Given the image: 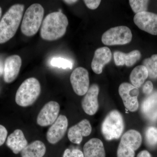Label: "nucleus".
<instances>
[{"mask_svg": "<svg viewBox=\"0 0 157 157\" xmlns=\"http://www.w3.org/2000/svg\"><path fill=\"white\" fill-rule=\"evenodd\" d=\"M68 24L67 17L62 12L51 13L45 17L42 23L40 36L46 41L57 40L66 33Z\"/></svg>", "mask_w": 157, "mask_h": 157, "instance_id": "obj_1", "label": "nucleus"}, {"mask_svg": "<svg viewBox=\"0 0 157 157\" xmlns=\"http://www.w3.org/2000/svg\"><path fill=\"white\" fill-rule=\"evenodd\" d=\"M24 5L11 6L0 21V44H4L14 36L22 19Z\"/></svg>", "mask_w": 157, "mask_h": 157, "instance_id": "obj_2", "label": "nucleus"}, {"mask_svg": "<svg viewBox=\"0 0 157 157\" xmlns=\"http://www.w3.org/2000/svg\"><path fill=\"white\" fill-rule=\"evenodd\" d=\"M44 14L42 5L34 4L25 13L21 25V31L26 36H33L37 33L41 26Z\"/></svg>", "mask_w": 157, "mask_h": 157, "instance_id": "obj_3", "label": "nucleus"}, {"mask_svg": "<svg viewBox=\"0 0 157 157\" xmlns=\"http://www.w3.org/2000/svg\"><path fill=\"white\" fill-rule=\"evenodd\" d=\"M41 85L36 78H27L18 88L15 96V102L23 107H28L34 104L41 93Z\"/></svg>", "mask_w": 157, "mask_h": 157, "instance_id": "obj_4", "label": "nucleus"}, {"mask_svg": "<svg viewBox=\"0 0 157 157\" xmlns=\"http://www.w3.org/2000/svg\"><path fill=\"white\" fill-rule=\"evenodd\" d=\"M124 129L123 118L117 110H112L107 114L101 126L102 134L108 140L118 139Z\"/></svg>", "mask_w": 157, "mask_h": 157, "instance_id": "obj_5", "label": "nucleus"}, {"mask_svg": "<svg viewBox=\"0 0 157 157\" xmlns=\"http://www.w3.org/2000/svg\"><path fill=\"white\" fill-rule=\"evenodd\" d=\"M142 137L135 130L126 132L121 138L117 149V157H135V151L140 147Z\"/></svg>", "mask_w": 157, "mask_h": 157, "instance_id": "obj_6", "label": "nucleus"}, {"mask_svg": "<svg viewBox=\"0 0 157 157\" xmlns=\"http://www.w3.org/2000/svg\"><path fill=\"white\" fill-rule=\"evenodd\" d=\"M132 34L131 29L125 26H119L109 29L102 36V42L107 45H123L131 42Z\"/></svg>", "mask_w": 157, "mask_h": 157, "instance_id": "obj_7", "label": "nucleus"}, {"mask_svg": "<svg viewBox=\"0 0 157 157\" xmlns=\"http://www.w3.org/2000/svg\"><path fill=\"white\" fill-rule=\"evenodd\" d=\"M119 94L122 99L124 105L131 112H135L139 107L137 98L138 88L128 82H123L119 87Z\"/></svg>", "mask_w": 157, "mask_h": 157, "instance_id": "obj_8", "label": "nucleus"}, {"mask_svg": "<svg viewBox=\"0 0 157 157\" xmlns=\"http://www.w3.org/2000/svg\"><path fill=\"white\" fill-rule=\"evenodd\" d=\"M73 90L78 96H83L89 88V73L84 68L79 67L73 70L70 77Z\"/></svg>", "mask_w": 157, "mask_h": 157, "instance_id": "obj_9", "label": "nucleus"}, {"mask_svg": "<svg viewBox=\"0 0 157 157\" xmlns=\"http://www.w3.org/2000/svg\"><path fill=\"white\" fill-rule=\"evenodd\" d=\"M135 24L140 29L157 36V14L144 11L135 14L134 17Z\"/></svg>", "mask_w": 157, "mask_h": 157, "instance_id": "obj_10", "label": "nucleus"}, {"mask_svg": "<svg viewBox=\"0 0 157 157\" xmlns=\"http://www.w3.org/2000/svg\"><path fill=\"white\" fill-rule=\"evenodd\" d=\"M60 106L57 102L51 101L44 105L39 112L37 124L42 127L52 124L58 117Z\"/></svg>", "mask_w": 157, "mask_h": 157, "instance_id": "obj_11", "label": "nucleus"}, {"mask_svg": "<svg viewBox=\"0 0 157 157\" xmlns=\"http://www.w3.org/2000/svg\"><path fill=\"white\" fill-rule=\"evenodd\" d=\"M68 120L65 116H59L56 121L48 129L46 138L49 143L55 144L61 140L68 128Z\"/></svg>", "mask_w": 157, "mask_h": 157, "instance_id": "obj_12", "label": "nucleus"}, {"mask_svg": "<svg viewBox=\"0 0 157 157\" xmlns=\"http://www.w3.org/2000/svg\"><path fill=\"white\" fill-rule=\"evenodd\" d=\"M21 63V58L17 55H11L6 59L4 70V80L6 83H11L17 78Z\"/></svg>", "mask_w": 157, "mask_h": 157, "instance_id": "obj_13", "label": "nucleus"}, {"mask_svg": "<svg viewBox=\"0 0 157 157\" xmlns=\"http://www.w3.org/2000/svg\"><path fill=\"white\" fill-rule=\"evenodd\" d=\"M99 87L98 85L91 86L82 101V106L84 112L89 115L95 114L99 107L98 96Z\"/></svg>", "mask_w": 157, "mask_h": 157, "instance_id": "obj_14", "label": "nucleus"}, {"mask_svg": "<svg viewBox=\"0 0 157 157\" xmlns=\"http://www.w3.org/2000/svg\"><path fill=\"white\" fill-rule=\"evenodd\" d=\"M92 127L89 121L83 120L69 129L68 137L72 143L79 144L82 137H87L91 133Z\"/></svg>", "mask_w": 157, "mask_h": 157, "instance_id": "obj_15", "label": "nucleus"}, {"mask_svg": "<svg viewBox=\"0 0 157 157\" xmlns=\"http://www.w3.org/2000/svg\"><path fill=\"white\" fill-rule=\"evenodd\" d=\"M111 58L112 53L108 47L98 48L95 52L91 63V68L93 71L96 74H101L104 66L110 61Z\"/></svg>", "mask_w": 157, "mask_h": 157, "instance_id": "obj_16", "label": "nucleus"}, {"mask_svg": "<svg viewBox=\"0 0 157 157\" xmlns=\"http://www.w3.org/2000/svg\"><path fill=\"white\" fill-rule=\"evenodd\" d=\"M144 117L151 122L157 120V91L154 92L144 99L141 104Z\"/></svg>", "mask_w": 157, "mask_h": 157, "instance_id": "obj_17", "label": "nucleus"}, {"mask_svg": "<svg viewBox=\"0 0 157 157\" xmlns=\"http://www.w3.org/2000/svg\"><path fill=\"white\" fill-rule=\"evenodd\" d=\"M6 144L14 154H17L27 146L28 141L22 131L17 129L8 137Z\"/></svg>", "mask_w": 157, "mask_h": 157, "instance_id": "obj_18", "label": "nucleus"}, {"mask_svg": "<svg viewBox=\"0 0 157 157\" xmlns=\"http://www.w3.org/2000/svg\"><path fill=\"white\" fill-rule=\"evenodd\" d=\"M114 62L117 66L126 65L131 67L135 64L141 58V53L139 50L132 51L128 53L120 51H115L113 54Z\"/></svg>", "mask_w": 157, "mask_h": 157, "instance_id": "obj_19", "label": "nucleus"}, {"mask_svg": "<svg viewBox=\"0 0 157 157\" xmlns=\"http://www.w3.org/2000/svg\"><path fill=\"white\" fill-rule=\"evenodd\" d=\"M84 157H105L103 142L98 138H94L88 141L83 147Z\"/></svg>", "mask_w": 157, "mask_h": 157, "instance_id": "obj_20", "label": "nucleus"}, {"mask_svg": "<svg viewBox=\"0 0 157 157\" xmlns=\"http://www.w3.org/2000/svg\"><path fill=\"white\" fill-rule=\"evenodd\" d=\"M46 152L44 144L36 140L28 145L21 152L22 157H43Z\"/></svg>", "mask_w": 157, "mask_h": 157, "instance_id": "obj_21", "label": "nucleus"}, {"mask_svg": "<svg viewBox=\"0 0 157 157\" xmlns=\"http://www.w3.org/2000/svg\"><path fill=\"white\" fill-rule=\"evenodd\" d=\"M148 76V72L143 65L137 66L132 70L130 78L132 85L135 87H140Z\"/></svg>", "mask_w": 157, "mask_h": 157, "instance_id": "obj_22", "label": "nucleus"}, {"mask_svg": "<svg viewBox=\"0 0 157 157\" xmlns=\"http://www.w3.org/2000/svg\"><path fill=\"white\" fill-rule=\"evenodd\" d=\"M143 66L147 70L150 78L152 79L157 78V54L145 59L143 61Z\"/></svg>", "mask_w": 157, "mask_h": 157, "instance_id": "obj_23", "label": "nucleus"}, {"mask_svg": "<svg viewBox=\"0 0 157 157\" xmlns=\"http://www.w3.org/2000/svg\"><path fill=\"white\" fill-rule=\"evenodd\" d=\"M145 140L147 145L151 147L157 145V128L153 126L149 127L145 133Z\"/></svg>", "mask_w": 157, "mask_h": 157, "instance_id": "obj_24", "label": "nucleus"}, {"mask_svg": "<svg viewBox=\"0 0 157 157\" xmlns=\"http://www.w3.org/2000/svg\"><path fill=\"white\" fill-rule=\"evenodd\" d=\"M50 64L52 67L63 69H72L73 67L72 61L67 59L59 57L52 58L50 61Z\"/></svg>", "mask_w": 157, "mask_h": 157, "instance_id": "obj_25", "label": "nucleus"}, {"mask_svg": "<svg viewBox=\"0 0 157 157\" xmlns=\"http://www.w3.org/2000/svg\"><path fill=\"white\" fill-rule=\"evenodd\" d=\"M149 2L145 0H130L129 4L132 11L136 14L147 11Z\"/></svg>", "mask_w": 157, "mask_h": 157, "instance_id": "obj_26", "label": "nucleus"}, {"mask_svg": "<svg viewBox=\"0 0 157 157\" xmlns=\"http://www.w3.org/2000/svg\"><path fill=\"white\" fill-rule=\"evenodd\" d=\"M63 157H84L83 153L77 149H74L71 151L67 149L64 152Z\"/></svg>", "mask_w": 157, "mask_h": 157, "instance_id": "obj_27", "label": "nucleus"}, {"mask_svg": "<svg viewBox=\"0 0 157 157\" xmlns=\"http://www.w3.org/2000/svg\"><path fill=\"white\" fill-rule=\"evenodd\" d=\"M83 2L86 7L92 10L97 9L101 3L100 0H84Z\"/></svg>", "mask_w": 157, "mask_h": 157, "instance_id": "obj_28", "label": "nucleus"}, {"mask_svg": "<svg viewBox=\"0 0 157 157\" xmlns=\"http://www.w3.org/2000/svg\"><path fill=\"white\" fill-rule=\"evenodd\" d=\"M8 135V131L4 126L0 124V146L6 141Z\"/></svg>", "mask_w": 157, "mask_h": 157, "instance_id": "obj_29", "label": "nucleus"}, {"mask_svg": "<svg viewBox=\"0 0 157 157\" xmlns=\"http://www.w3.org/2000/svg\"><path fill=\"white\" fill-rule=\"evenodd\" d=\"M153 90V85L151 81H147L145 82L143 87V92L144 94L150 95Z\"/></svg>", "mask_w": 157, "mask_h": 157, "instance_id": "obj_30", "label": "nucleus"}, {"mask_svg": "<svg viewBox=\"0 0 157 157\" xmlns=\"http://www.w3.org/2000/svg\"><path fill=\"white\" fill-rule=\"evenodd\" d=\"M137 157H151V155L147 151L144 150L140 151L137 155Z\"/></svg>", "mask_w": 157, "mask_h": 157, "instance_id": "obj_31", "label": "nucleus"}, {"mask_svg": "<svg viewBox=\"0 0 157 157\" xmlns=\"http://www.w3.org/2000/svg\"><path fill=\"white\" fill-rule=\"evenodd\" d=\"M4 64L2 59L0 58V76L4 74Z\"/></svg>", "mask_w": 157, "mask_h": 157, "instance_id": "obj_32", "label": "nucleus"}, {"mask_svg": "<svg viewBox=\"0 0 157 157\" xmlns=\"http://www.w3.org/2000/svg\"><path fill=\"white\" fill-rule=\"evenodd\" d=\"M64 2L67 3V4H73L74 3H76V2H78V1L76 0H66V1H63Z\"/></svg>", "mask_w": 157, "mask_h": 157, "instance_id": "obj_33", "label": "nucleus"}, {"mask_svg": "<svg viewBox=\"0 0 157 157\" xmlns=\"http://www.w3.org/2000/svg\"><path fill=\"white\" fill-rule=\"evenodd\" d=\"M2 15V9L1 7H0V18H1V16Z\"/></svg>", "mask_w": 157, "mask_h": 157, "instance_id": "obj_34", "label": "nucleus"}]
</instances>
